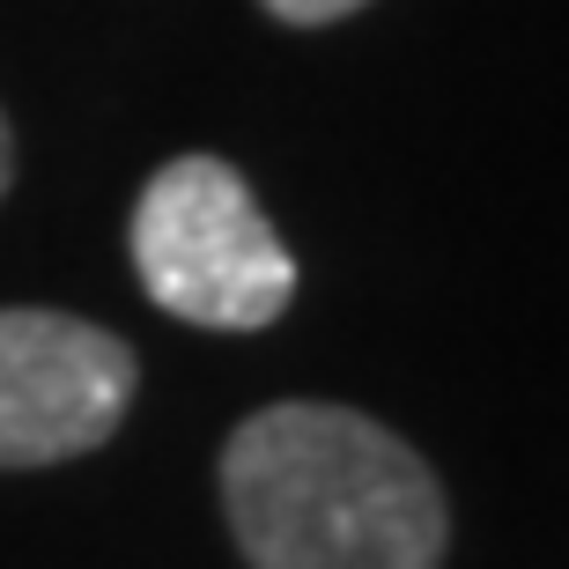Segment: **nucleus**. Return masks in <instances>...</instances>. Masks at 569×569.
I'll list each match as a JSON object with an SVG mask.
<instances>
[{
    "label": "nucleus",
    "mask_w": 569,
    "mask_h": 569,
    "mask_svg": "<svg viewBox=\"0 0 569 569\" xmlns=\"http://www.w3.org/2000/svg\"><path fill=\"white\" fill-rule=\"evenodd\" d=\"M222 510L252 569H437V473L385 422L326 400L259 407L222 443Z\"/></svg>",
    "instance_id": "nucleus-1"
},
{
    "label": "nucleus",
    "mask_w": 569,
    "mask_h": 569,
    "mask_svg": "<svg viewBox=\"0 0 569 569\" xmlns=\"http://www.w3.org/2000/svg\"><path fill=\"white\" fill-rule=\"evenodd\" d=\"M127 244L141 289L186 326L259 333L296 296L289 244L222 156H178L156 170L141 186Z\"/></svg>",
    "instance_id": "nucleus-2"
},
{
    "label": "nucleus",
    "mask_w": 569,
    "mask_h": 569,
    "mask_svg": "<svg viewBox=\"0 0 569 569\" xmlns=\"http://www.w3.org/2000/svg\"><path fill=\"white\" fill-rule=\"evenodd\" d=\"M141 362L67 311H0V466L82 459L127 422Z\"/></svg>",
    "instance_id": "nucleus-3"
},
{
    "label": "nucleus",
    "mask_w": 569,
    "mask_h": 569,
    "mask_svg": "<svg viewBox=\"0 0 569 569\" xmlns=\"http://www.w3.org/2000/svg\"><path fill=\"white\" fill-rule=\"evenodd\" d=\"M281 22H340L356 16V8H370V0H267Z\"/></svg>",
    "instance_id": "nucleus-4"
},
{
    "label": "nucleus",
    "mask_w": 569,
    "mask_h": 569,
    "mask_svg": "<svg viewBox=\"0 0 569 569\" xmlns=\"http://www.w3.org/2000/svg\"><path fill=\"white\" fill-rule=\"evenodd\" d=\"M8 178H16V141H8V119H0V192H8Z\"/></svg>",
    "instance_id": "nucleus-5"
}]
</instances>
